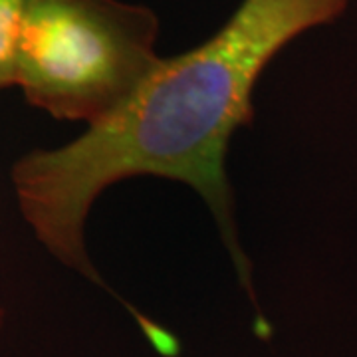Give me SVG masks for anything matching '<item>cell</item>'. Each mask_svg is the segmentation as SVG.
Listing matches in <instances>:
<instances>
[{"label":"cell","mask_w":357,"mask_h":357,"mask_svg":"<svg viewBox=\"0 0 357 357\" xmlns=\"http://www.w3.org/2000/svg\"><path fill=\"white\" fill-rule=\"evenodd\" d=\"M349 0H241L217 32L191 50L161 58L119 112L76 139L32 149L10 169L14 197L34 238L62 266L100 288L88 252V218L109 187L133 177L191 187L217 222L243 286L252 296L250 258L241 244L227 153L250 126L252 91L276 54L304 32L330 24Z\"/></svg>","instance_id":"obj_1"},{"label":"cell","mask_w":357,"mask_h":357,"mask_svg":"<svg viewBox=\"0 0 357 357\" xmlns=\"http://www.w3.org/2000/svg\"><path fill=\"white\" fill-rule=\"evenodd\" d=\"M159 18L126 0H30L16 60L26 102L54 119L98 126L151 76Z\"/></svg>","instance_id":"obj_2"},{"label":"cell","mask_w":357,"mask_h":357,"mask_svg":"<svg viewBox=\"0 0 357 357\" xmlns=\"http://www.w3.org/2000/svg\"><path fill=\"white\" fill-rule=\"evenodd\" d=\"M30 0H0V89L14 88L18 46Z\"/></svg>","instance_id":"obj_3"},{"label":"cell","mask_w":357,"mask_h":357,"mask_svg":"<svg viewBox=\"0 0 357 357\" xmlns=\"http://www.w3.org/2000/svg\"><path fill=\"white\" fill-rule=\"evenodd\" d=\"M4 321H6V310L0 304V330L4 328Z\"/></svg>","instance_id":"obj_4"}]
</instances>
